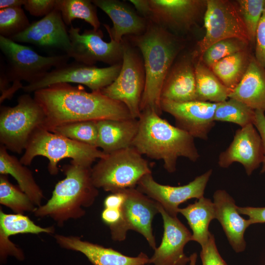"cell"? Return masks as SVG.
<instances>
[{
  "instance_id": "obj_1",
  "label": "cell",
  "mask_w": 265,
  "mask_h": 265,
  "mask_svg": "<svg viewBox=\"0 0 265 265\" xmlns=\"http://www.w3.org/2000/svg\"><path fill=\"white\" fill-rule=\"evenodd\" d=\"M45 117L44 128L50 131L68 123L132 118L126 106L101 91L88 92L82 85L57 83L33 92Z\"/></svg>"
},
{
  "instance_id": "obj_2",
  "label": "cell",
  "mask_w": 265,
  "mask_h": 265,
  "mask_svg": "<svg viewBox=\"0 0 265 265\" xmlns=\"http://www.w3.org/2000/svg\"><path fill=\"white\" fill-rule=\"evenodd\" d=\"M132 37V45L140 52L144 63L145 83L140 109H149L160 115L162 86L182 46L179 40L161 26L148 21L142 34Z\"/></svg>"
},
{
  "instance_id": "obj_3",
  "label": "cell",
  "mask_w": 265,
  "mask_h": 265,
  "mask_svg": "<svg viewBox=\"0 0 265 265\" xmlns=\"http://www.w3.org/2000/svg\"><path fill=\"white\" fill-rule=\"evenodd\" d=\"M138 119V129L132 146L142 155L162 160L167 172L176 170L180 157L193 162L199 159L194 138L188 132L172 125L151 110L142 111Z\"/></svg>"
},
{
  "instance_id": "obj_4",
  "label": "cell",
  "mask_w": 265,
  "mask_h": 265,
  "mask_svg": "<svg viewBox=\"0 0 265 265\" xmlns=\"http://www.w3.org/2000/svg\"><path fill=\"white\" fill-rule=\"evenodd\" d=\"M91 168L72 160L64 165L62 170L65 178L56 184L47 202L37 207L34 215L50 217L59 226L70 219L83 216V208L91 206L98 195L92 180Z\"/></svg>"
},
{
  "instance_id": "obj_5",
  "label": "cell",
  "mask_w": 265,
  "mask_h": 265,
  "mask_svg": "<svg viewBox=\"0 0 265 265\" xmlns=\"http://www.w3.org/2000/svg\"><path fill=\"white\" fill-rule=\"evenodd\" d=\"M106 155L97 148L67 138L40 127L30 138L20 160L24 165H29L37 156L46 157L49 162V173H58V163L65 158H71L80 165L91 167L97 159Z\"/></svg>"
},
{
  "instance_id": "obj_6",
  "label": "cell",
  "mask_w": 265,
  "mask_h": 265,
  "mask_svg": "<svg viewBox=\"0 0 265 265\" xmlns=\"http://www.w3.org/2000/svg\"><path fill=\"white\" fill-rule=\"evenodd\" d=\"M151 173L148 161L132 146L106 154L91 168L95 187L111 193L135 188L143 176Z\"/></svg>"
},
{
  "instance_id": "obj_7",
  "label": "cell",
  "mask_w": 265,
  "mask_h": 265,
  "mask_svg": "<svg viewBox=\"0 0 265 265\" xmlns=\"http://www.w3.org/2000/svg\"><path fill=\"white\" fill-rule=\"evenodd\" d=\"M45 119L42 108L28 93L20 96L13 107L1 106L0 144L7 150L21 153L34 132L43 127Z\"/></svg>"
},
{
  "instance_id": "obj_8",
  "label": "cell",
  "mask_w": 265,
  "mask_h": 265,
  "mask_svg": "<svg viewBox=\"0 0 265 265\" xmlns=\"http://www.w3.org/2000/svg\"><path fill=\"white\" fill-rule=\"evenodd\" d=\"M0 49L4 56L6 75L12 85L22 88L20 81L30 84L45 76L52 68L68 63L67 54L45 56L39 54L30 47L20 44L0 35Z\"/></svg>"
},
{
  "instance_id": "obj_9",
  "label": "cell",
  "mask_w": 265,
  "mask_h": 265,
  "mask_svg": "<svg viewBox=\"0 0 265 265\" xmlns=\"http://www.w3.org/2000/svg\"><path fill=\"white\" fill-rule=\"evenodd\" d=\"M123 55L120 72L116 79L101 90L106 96L124 104L132 117L141 115L140 105L145 83L143 58L133 45L123 40Z\"/></svg>"
},
{
  "instance_id": "obj_10",
  "label": "cell",
  "mask_w": 265,
  "mask_h": 265,
  "mask_svg": "<svg viewBox=\"0 0 265 265\" xmlns=\"http://www.w3.org/2000/svg\"><path fill=\"white\" fill-rule=\"evenodd\" d=\"M121 191L124 195L120 207L121 218L116 224L109 227L112 239L124 240L127 231L131 230L142 235L150 247L155 249L152 221L155 215L159 213V204L136 188Z\"/></svg>"
},
{
  "instance_id": "obj_11",
  "label": "cell",
  "mask_w": 265,
  "mask_h": 265,
  "mask_svg": "<svg viewBox=\"0 0 265 265\" xmlns=\"http://www.w3.org/2000/svg\"><path fill=\"white\" fill-rule=\"evenodd\" d=\"M204 26L205 34L198 42L196 50L192 53V59L200 57L210 46L223 39L235 38L250 43L237 6L229 0H206Z\"/></svg>"
},
{
  "instance_id": "obj_12",
  "label": "cell",
  "mask_w": 265,
  "mask_h": 265,
  "mask_svg": "<svg viewBox=\"0 0 265 265\" xmlns=\"http://www.w3.org/2000/svg\"><path fill=\"white\" fill-rule=\"evenodd\" d=\"M122 63L99 68L76 60L55 67L37 81L24 86L27 93L57 83H75L87 86L92 91H101L110 84L118 76Z\"/></svg>"
},
{
  "instance_id": "obj_13",
  "label": "cell",
  "mask_w": 265,
  "mask_h": 265,
  "mask_svg": "<svg viewBox=\"0 0 265 265\" xmlns=\"http://www.w3.org/2000/svg\"><path fill=\"white\" fill-rule=\"evenodd\" d=\"M71 41V48L67 54L70 58L83 63L94 65L101 62L112 66L122 62L123 41L121 43L110 40H103L102 31L84 30L80 33L79 27L71 26L68 30Z\"/></svg>"
},
{
  "instance_id": "obj_14",
  "label": "cell",
  "mask_w": 265,
  "mask_h": 265,
  "mask_svg": "<svg viewBox=\"0 0 265 265\" xmlns=\"http://www.w3.org/2000/svg\"><path fill=\"white\" fill-rule=\"evenodd\" d=\"M212 173L210 169L188 184L178 186L159 184L155 181L152 173L148 174L141 179L136 188L160 205L170 215L176 217L180 204L192 198L199 199L204 197Z\"/></svg>"
},
{
  "instance_id": "obj_15",
  "label": "cell",
  "mask_w": 265,
  "mask_h": 265,
  "mask_svg": "<svg viewBox=\"0 0 265 265\" xmlns=\"http://www.w3.org/2000/svg\"><path fill=\"white\" fill-rule=\"evenodd\" d=\"M160 105L162 111L173 116L177 127L194 138L207 140L215 125L217 103L197 100L179 103L162 99Z\"/></svg>"
},
{
  "instance_id": "obj_16",
  "label": "cell",
  "mask_w": 265,
  "mask_h": 265,
  "mask_svg": "<svg viewBox=\"0 0 265 265\" xmlns=\"http://www.w3.org/2000/svg\"><path fill=\"white\" fill-rule=\"evenodd\" d=\"M148 21L170 32L187 31L195 25L206 0H148Z\"/></svg>"
},
{
  "instance_id": "obj_17",
  "label": "cell",
  "mask_w": 265,
  "mask_h": 265,
  "mask_svg": "<svg viewBox=\"0 0 265 265\" xmlns=\"http://www.w3.org/2000/svg\"><path fill=\"white\" fill-rule=\"evenodd\" d=\"M264 157L261 136L253 124L238 129L228 147L219 155L218 164L223 168L239 162L248 176L262 163Z\"/></svg>"
},
{
  "instance_id": "obj_18",
  "label": "cell",
  "mask_w": 265,
  "mask_h": 265,
  "mask_svg": "<svg viewBox=\"0 0 265 265\" xmlns=\"http://www.w3.org/2000/svg\"><path fill=\"white\" fill-rule=\"evenodd\" d=\"M158 209L163 220V234L161 243L154 249L149 264L186 265L189 262L190 258L184 253V247L192 240V234L177 216L170 215L159 204Z\"/></svg>"
},
{
  "instance_id": "obj_19",
  "label": "cell",
  "mask_w": 265,
  "mask_h": 265,
  "mask_svg": "<svg viewBox=\"0 0 265 265\" xmlns=\"http://www.w3.org/2000/svg\"><path fill=\"white\" fill-rule=\"evenodd\" d=\"M9 39L18 43L59 48L66 53L71 48L66 25L60 11L56 8L41 19L30 24L24 31Z\"/></svg>"
},
{
  "instance_id": "obj_20",
  "label": "cell",
  "mask_w": 265,
  "mask_h": 265,
  "mask_svg": "<svg viewBox=\"0 0 265 265\" xmlns=\"http://www.w3.org/2000/svg\"><path fill=\"white\" fill-rule=\"evenodd\" d=\"M92 2L112 22V27L104 25L110 40L121 43L124 36L139 35L146 31L148 21L125 2L118 0H93Z\"/></svg>"
},
{
  "instance_id": "obj_21",
  "label": "cell",
  "mask_w": 265,
  "mask_h": 265,
  "mask_svg": "<svg viewBox=\"0 0 265 265\" xmlns=\"http://www.w3.org/2000/svg\"><path fill=\"white\" fill-rule=\"evenodd\" d=\"M56 243L62 248L80 252L93 265H146L148 256L141 252L136 257H130L111 248L82 240L80 237L56 234Z\"/></svg>"
},
{
  "instance_id": "obj_22",
  "label": "cell",
  "mask_w": 265,
  "mask_h": 265,
  "mask_svg": "<svg viewBox=\"0 0 265 265\" xmlns=\"http://www.w3.org/2000/svg\"><path fill=\"white\" fill-rule=\"evenodd\" d=\"M213 198L216 219L221 225L231 247L237 253L244 251L246 245L244 235L251 225L250 221L240 215L234 199L225 190H216Z\"/></svg>"
},
{
  "instance_id": "obj_23",
  "label": "cell",
  "mask_w": 265,
  "mask_h": 265,
  "mask_svg": "<svg viewBox=\"0 0 265 265\" xmlns=\"http://www.w3.org/2000/svg\"><path fill=\"white\" fill-rule=\"evenodd\" d=\"M192 59L184 57L173 63L162 86L161 100L179 103L196 100L195 67Z\"/></svg>"
},
{
  "instance_id": "obj_24",
  "label": "cell",
  "mask_w": 265,
  "mask_h": 265,
  "mask_svg": "<svg viewBox=\"0 0 265 265\" xmlns=\"http://www.w3.org/2000/svg\"><path fill=\"white\" fill-rule=\"evenodd\" d=\"M139 127L138 119L133 118L106 119L97 121V148L106 154L132 146Z\"/></svg>"
},
{
  "instance_id": "obj_25",
  "label": "cell",
  "mask_w": 265,
  "mask_h": 265,
  "mask_svg": "<svg viewBox=\"0 0 265 265\" xmlns=\"http://www.w3.org/2000/svg\"><path fill=\"white\" fill-rule=\"evenodd\" d=\"M229 98L238 100L254 110L265 113V69L253 56L242 78Z\"/></svg>"
},
{
  "instance_id": "obj_26",
  "label": "cell",
  "mask_w": 265,
  "mask_h": 265,
  "mask_svg": "<svg viewBox=\"0 0 265 265\" xmlns=\"http://www.w3.org/2000/svg\"><path fill=\"white\" fill-rule=\"evenodd\" d=\"M7 150L3 145H0V174L11 175L34 204L37 207L40 206L44 196L32 172L20 160L9 155Z\"/></svg>"
},
{
  "instance_id": "obj_27",
  "label": "cell",
  "mask_w": 265,
  "mask_h": 265,
  "mask_svg": "<svg viewBox=\"0 0 265 265\" xmlns=\"http://www.w3.org/2000/svg\"><path fill=\"white\" fill-rule=\"evenodd\" d=\"M179 213L186 218L192 231V241L198 242L201 247L207 243L211 234L209 230L210 223L216 219L213 202L203 197L184 208H179Z\"/></svg>"
},
{
  "instance_id": "obj_28",
  "label": "cell",
  "mask_w": 265,
  "mask_h": 265,
  "mask_svg": "<svg viewBox=\"0 0 265 265\" xmlns=\"http://www.w3.org/2000/svg\"><path fill=\"white\" fill-rule=\"evenodd\" d=\"M196 95L197 101L218 103L229 98L231 90L201 61L195 65Z\"/></svg>"
},
{
  "instance_id": "obj_29",
  "label": "cell",
  "mask_w": 265,
  "mask_h": 265,
  "mask_svg": "<svg viewBox=\"0 0 265 265\" xmlns=\"http://www.w3.org/2000/svg\"><path fill=\"white\" fill-rule=\"evenodd\" d=\"M252 56L248 49L227 56L210 68L223 84L232 90L241 80Z\"/></svg>"
},
{
  "instance_id": "obj_30",
  "label": "cell",
  "mask_w": 265,
  "mask_h": 265,
  "mask_svg": "<svg viewBox=\"0 0 265 265\" xmlns=\"http://www.w3.org/2000/svg\"><path fill=\"white\" fill-rule=\"evenodd\" d=\"M96 7L89 0H56L55 8L60 11L66 25H71L74 20L80 19L98 30L101 23Z\"/></svg>"
},
{
  "instance_id": "obj_31",
  "label": "cell",
  "mask_w": 265,
  "mask_h": 265,
  "mask_svg": "<svg viewBox=\"0 0 265 265\" xmlns=\"http://www.w3.org/2000/svg\"><path fill=\"white\" fill-rule=\"evenodd\" d=\"M53 226L43 227L36 225L28 216L21 213H6L0 211V239L19 234H53Z\"/></svg>"
},
{
  "instance_id": "obj_32",
  "label": "cell",
  "mask_w": 265,
  "mask_h": 265,
  "mask_svg": "<svg viewBox=\"0 0 265 265\" xmlns=\"http://www.w3.org/2000/svg\"><path fill=\"white\" fill-rule=\"evenodd\" d=\"M255 110L243 103L233 98L217 103L214 119L215 121L231 122L240 128L253 124Z\"/></svg>"
},
{
  "instance_id": "obj_33",
  "label": "cell",
  "mask_w": 265,
  "mask_h": 265,
  "mask_svg": "<svg viewBox=\"0 0 265 265\" xmlns=\"http://www.w3.org/2000/svg\"><path fill=\"white\" fill-rule=\"evenodd\" d=\"M0 204L15 213L33 212L37 208L19 187H16L9 181L7 175H0Z\"/></svg>"
},
{
  "instance_id": "obj_34",
  "label": "cell",
  "mask_w": 265,
  "mask_h": 265,
  "mask_svg": "<svg viewBox=\"0 0 265 265\" xmlns=\"http://www.w3.org/2000/svg\"><path fill=\"white\" fill-rule=\"evenodd\" d=\"M50 132L97 148V121H86L68 123L56 127Z\"/></svg>"
},
{
  "instance_id": "obj_35",
  "label": "cell",
  "mask_w": 265,
  "mask_h": 265,
  "mask_svg": "<svg viewBox=\"0 0 265 265\" xmlns=\"http://www.w3.org/2000/svg\"><path fill=\"white\" fill-rule=\"evenodd\" d=\"M248 41L238 38H228L210 46L200 57V61L209 68L220 60L237 53L249 49Z\"/></svg>"
},
{
  "instance_id": "obj_36",
  "label": "cell",
  "mask_w": 265,
  "mask_h": 265,
  "mask_svg": "<svg viewBox=\"0 0 265 265\" xmlns=\"http://www.w3.org/2000/svg\"><path fill=\"white\" fill-rule=\"evenodd\" d=\"M30 25L22 7L0 9V35L10 38Z\"/></svg>"
},
{
  "instance_id": "obj_37",
  "label": "cell",
  "mask_w": 265,
  "mask_h": 265,
  "mask_svg": "<svg viewBox=\"0 0 265 265\" xmlns=\"http://www.w3.org/2000/svg\"><path fill=\"white\" fill-rule=\"evenodd\" d=\"M237 6L248 35L250 45H254L256 29L263 14L265 0H238Z\"/></svg>"
},
{
  "instance_id": "obj_38",
  "label": "cell",
  "mask_w": 265,
  "mask_h": 265,
  "mask_svg": "<svg viewBox=\"0 0 265 265\" xmlns=\"http://www.w3.org/2000/svg\"><path fill=\"white\" fill-rule=\"evenodd\" d=\"M201 247L200 257L202 265H227L218 251L212 234H211L207 243Z\"/></svg>"
},
{
  "instance_id": "obj_39",
  "label": "cell",
  "mask_w": 265,
  "mask_h": 265,
  "mask_svg": "<svg viewBox=\"0 0 265 265\" xmlns=\"http://www.w3.org/2000/svg\"><path fill=\"white\" fill-rule=\"evenodd\" d=\"M254 57L265 69V5L256 29Z\"/></svg>"
},
{
  "instance_id": "obj_40",
  "label": "cell",
  "mask_w": 265,
  "mask_h": 265,
  "mask_svg": "<svg viewBox=\"0 0 265 265\" xmlns=\"http://www.w3.org/2000/svg\"><path fill=\"white\" fill-rule=\"evenodd\" d=\"M56 0H25L26 10L34 16H45L56 7Z\"/></svg>"
},
{
  "instance_id": "obj_41",
  "label": "cell",
  "mask_w": 265,
  "mask_h": 265,
  "mask_svg": "<svg viewBox=\"0 0 265 265\" xmlns=\"http://www.w3.org/2000/svg\"><path fill=\"white\" fill-rule=\"evenodd\" d=\"M240 214L246 215L251 224L265 223V207H238Z\"/></svg>"
},
{
  "instance_id": "obj_42",
  "label": "cell",
  "mask_w": 265,
  "mask_h": 265,
  "mask_svg": "<svg viewBox=\"0 0 265 265\" xmlns=\"http://www.w3.org/2000/svg\"><path fill=\"white\" fill-rule=\"evenodd\" d=\"M253 124L258 131L262 138L264 157L261 173L265 172V113L264 111L260 110H255V117Z\"/></svg>"
},
{
  "instance_id": "obj_43",
  "label": "cell",
  "mask_w": 265,
  "mask_h": 265,
  "mask_svg": "<svg viewBox=\"0 0 265 265\" xmlns=\"http://www.w3.org/2000/svg\"><path fill=\"white\" fill-rule=\"evenodd\" d=\"M101 218L109 227L116 224L121 218L120 208H104L101 213Z\"/></svg>"
},
{
  "instance_id": "obj_44",
  "label": "cell",
  "mask_w": 265,
  "mask_h": 265,
  "mask_svg": "<svg viewBox=\"0 0 265 265\" xmlns=\"http://www.w3.org/2000/svg\"><path fill=\"white\" fill-rule=\"evenodd\" d=\"M124 198L122 191L111 193L104 200V208H120Z\"/></svg>"
},
{
  "instance_id": "obj_45",
  "label": "cell",
  "mask_w": 265,
  "mask_h": 265,
  "mask_svg": "<svg viewBox=\"0 0 265 265\" xmlns=\"http://www.w3.org/2000/svg\"><path fill=\"white\" fill-rule=\"evenodd\" d=\"M129 1L133 5L140 16L148 20L150 12L148 0H130Z\"/></svg>"
},
{
  "instance_id": "obj_46",
  "label": "cell",
  "mask_w": 265,
  "mask_h": 265,
  "mask_svg": "<svg viewBox=\"0 0 265 265\" xmlns=\"http://www.w3.org/2000/svg\"><path fill=\"white\" fill-rule=\"evenodd\" d=\"M24 3L25 0H0V8L21 7Z\"/></svg>"
},
{
  "instance_id": "obj_47",
  "label": "cell",
  "mask_w": 265,
  "mask_h": 265,
  "mask_svg": "<svg viewBox=\"0 0 265 265\" xmlns=\"http://www.w3.org/2000/svg\"><path fill=\"white\" fill-rule=\"evenodd\" d=\"M190 265H196L197 255V254L194 253L191 254L190 256Z\"/></svg>"
}]
</instances>
